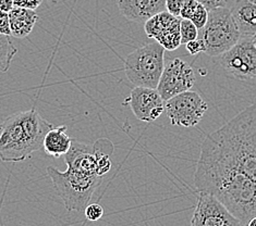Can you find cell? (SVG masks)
I'll return each instance as SVG.
<instances>
[{
	"label": "cell",
	"mask_w": 256,
	"mask_h": 226,
	"mask_svg": "<svg viewBox=\"0 0 256 226\" xmlns=\"http://www.w3.org/2000/svg\"><path fill=\"white\" fill-rule=\"evenodd\" d=\"M256 183V102L238 113L200 146V154Z\"/></svg>",
	"instance_id": "1"
},
{
	"label": "cell",
	"mask_w": 256,
	"mask_h": 226,
	"mask_svg": "<svg viewBox=\"0 0 256 226\" xmlns=\"http://www.w3.org/2000/svg\"><path fill=\"white\" fill-rule=\"evenodd\" d=\"M198 192L208 193L246 226L256 217V183L226 164L200 155L194 172Z\"/></svg>",
	"instance_id": "2"
},
{
	"label": "cell",
	"mask_w": 256,
	"mask_h": 226,
	"mask_svg": "<svg viewBox=\"0 0 256 226\" xmlns=\"http://www.w3.org/2000/svg\"><path fill=\"white\" fill-rule=\"evenodd\" d=\"M52 127L35 109L10 115L0 124V160L24 161L42 148L44 137Z\"/></svg>",
	"instance_id": "3"
},
{
	"label": "cell",
	"mask_w": 256,
	"mask_h": 226,
	"mask_svg": "<svg viewBox=\"0 0 256 226\" xmlns=\"http://www.w3.org/2000/svg\"><path fill=\"white\" fill-rule=\"evenodd\" d=\"M47 175L52 179L54 187L68 212L84 211L102 181V177L100 176L80 174L69 169L60 172L52 167L47 168Z\"/></svg>",
	"instance_id": "4"
},
{
	"label": "cell",
	"mask_w": 256,
	"mask_h": 226,
	"mask_svg": "<svg viewBox=\"0 0 256 226\" xmlns=\"http://www.w3.org/2000/svg\"><path fill=\"white\" fill-rule=\"evenodd\" d=\"M164 48L157 41L134 50L124 60V73L134 86L157 88L164 68Z\"/></svg>",
	"instance_id": "5"
},
{
	"label": "cell",
	"mask_w": 256,
	"mask_h": 226,
	"mask_svg": "<svg viewBox=\"0 0 256 226\" xmlns=\"http://www.w3.org/2000/svg\"><path fill=\"white\" fill-rule=\"evenodd\" d=\"M202 30V39L210 57H219L241 38L236 21L227 7L208 11V20Z\"/></svg>",
	"instance_id": "6"
},
{
	"label": "cell",
	"mask_w": 256,
	"mask_h": 226,
	"mask_svg": "<svg viewBox=\"0 0 256 226\" xmlns=\"http://www.w3.org/2000/svg\"><path fill=\"white\" fill-rule=\"evenodd\" d=\"M208 106L198 93L184 91L166 101L164 111L174 126L193 127L203 119Z\"/></svg>",
	"instance_id": "7"
},
{
	"label": "cell",
	"mask_w": 256,
	"mask_h": 226,
	"mask_svg": "<svg viewBox=\"0 0 256 226\" xmlns=\"http://www.w3.org/2000/svg\"><path fill=\"white\" fill-rule=\"evenodd\" d=\"M224 70L240 81L256 78V46L253 38L241 37L236 44L218 57Z\"/></svg>",
	"instance_id": "8"
},
{
	"label": "cell",
	"mask_w": 256,
	"mask_h": 226,
	"mask_svg": "<svg viewBox=\"0 0 256 226\" xmlns=\"http://www.w3.org/2000/svg\"><path fill=\"white\" fill-rule=\"evenodd\" d=\"M195 83V74L192 66L180 58H176L164 63L157 91L164 101L184 91L190 90Z\"/></svg>",
	"instance_id": "9"
},
{
	"label": "cell",
	"mask_w": 256,
	"mask_h": 226,
	"mask_svg": "<svg viewBox=\"0 0 256 226\" xmlns=\"http://www.w3.org/2000/svg\"><path fill=\"white\" fill-rule=\"evenodd\" d=\"M191 226H246L216 197L200 192Z\"/></svg>",
	"instance_id": "10"
},
{
	"label": "cell",
	"mask_w": 256,
	"mask_h": 226,
	"mask_svg": "<svg viewBox=\"0 0 256 226\" xmlns=\"http://www.w3.org/2000/svg\"><path fill=\"white\" fill-rule=\"evenodd\" d=\"M157 89L136 86L124 103L130 107L136 119L150 123L156 121L164 111V103Z\"/></svg>",
	"instance_id": "11"
},
{
	"label": "cell",
	"mask_w": 256,
	"mask_h": 226,
	"mask_svg": "<svg viewBox=\"0 0 256 226\" xmlns=\"http://www.w3.org/2000/svg\"><path fill=\"white\" fill-rule=\"evenodd\" d=\"M118 8L126 20L144 23L166 10V0H118Z\"/></svg>",
	"instance_id": "12"
},
{
	"label": "cell",
	"mask_w": 256,
	"mask_h": 226,
	"mask_svg": "<svg viewBox=\"0 0 256 226\" xmlns=\"http://www.w3.org/2000/svg\"><path fill=\"white\" fill-rule=\"evenodd\" d=\"M230 10L241 37L253 38L256 34V3L250 0H238Z\"/></svg>",
	"instance_id": "13"
},
{
	"label": "cell",
	"mask_w": 256,
	"mask_h": 226,
	"mask_svg": "<svg viewBox=\"0 0 256 226\" xmlns=\"http://www.w3.org/2000/svg\"><path fill=\"white\" fill-rule=\"evenodd\" d=\"M38 15L35 10L14 7L9 11V23L11 36L16 38H26L31 34Z\"/></svg>",
	"instance_id": "14"
},
{
	"label": "cell",
	"mask_w": 256,
	"mask_h": 226,
	"mask_svg": "<svg viewBox=\"0 0 256 226\" xmlns=\"http://www.w3.org/2000/svg\"><path fill=\"white\" fill-rule=\"evenodd\" d=\"M72 138L66 133V126L52 127L44 137L42 149L48 156L54 158L64 157L71 148Z\"/></svg>",
	"instance_id": "15"
},
{
	"label": "cell",
	"mask_w": 256,
	"mask_h": 226,
	"mask_svg": "<svg viewBox=\"0 0 256 226\" xmlns=\"http://www.w3.org/2000/svg\"><path fill=\"white\" fill-rule=\"evenodd\" d=\"M180 19V16H174L172 13H169L168 11L164 10L155 14L154 16L150 17L148 21L144 22V30L148 38L157 39L164 33H166Z\"/></svg>",
	"instance_id": "16"
},
{
	"label": "cell",
	"mask_w": 256,
	"mask_h": 226,
	"mask_svg": "<svg viewBox=\"0 0 256 226\" xmlns=\"http://www.w3.org/2000/svg\"><path fill=\"white\" fill-rule=\"evenodd\" d=\"M16 52L18 49L11 41L10 36L0 34V73H4L9 70Z\"/></svg>",
	"instance_id": "17"
},
{
	"label": "cell",
	"mask_w": 256,
	"mask_h": 226,
	"mask_svg": "<svg viewBox=\"0 0 256 226\" xmlns=\"http://www.w3.org/2000/svg\"><path fill=\"white\" fill-rule=\"evenodd\" d=\"M180 23L181 19L176 21L166 33H164L157 39L158 44L164 48V50L174 51L181 46V35H180Z\"/></svg>",
	"instance_id": "18"
},
{
	"label": "cell",
	"mask_w": 256,
	"mask_h": 226,
	"mask_svg": "<svg viewBox=\"0 0 256 226\" xmlns=\"http://www.w3.org/2000/svg\"><path fill=\"white\" fill-rule=\"evenodd\" d=\"M180 35H181V45H186V42L198 38V29L190 20L181 19Z\"/></svg>",
	"instance_id": "19"
},
{
	"label": "cell",
	"mask_w": 256,
	"mask_h": 226,
	"mask_svg": "<svg viewBox=\"0 0 256 226\" xmlns=\"http://www.w3.org/2000/svg\"><path fill=\"white\" fill-rule=\"evenodd\" d=\"M208 20V10H207L202 3H198V5L195 9L194 13L192 14L190 21L198 27V30L202 29Z\"/></svg>",
	"instance_id": "20"
},
{
	"label": "cell",
	"mask_w": 256,
	"mask_h": 226,
	"mask_svg": "<svg viewBox=\"0 0 256 226\" xmlns=\"http://www.w3.org/2000/svg\"><path fill=\"white\" fill-rule=\"evenodd\" d=\"M84 215L88 221L96 222L104 216V208L98 204H88L84 209Z\"/></svg>",
	"instance_id": "21"
},
{
	"label": "cell",
	"mask_w": 256,
	"mask_h": 226,
	"mask_svg": "<svg viewBox=\"0 0 256 226\" xmlns=\"http://www.w3.org/2000/svg\"><path fill=\"white\" fill-rule=\"evenodd\" d=\"M186 48L188 52L190 53L191 56L206 51V47H205V44H204L202 38H196V39L186 42Z\"/></svg>",
	"instance_id": "22"
},
{
	"label": "cell",
	"mask_w": 256,
	"mask_h": 226,
	"mask_svg": "<svg viewBox=\"0 0 256 226\" xmlns=\"http://www.w3.org/2000/svg\"><path fill=\"white\" fill-rule=\"evenodd\" d=\"M188 0H166V11L174 16H180V12Z\"/></svg>",
	"instance_id": "23"
},
{
	"label": "cell",
	"mask_w": 256,
	"mask_h": 226,
	"mask_svg": "<svg viewBox=\"0 0 256 226\" xmlns=\"http://www.w3.org/2000/svg\"><path fill=\"white\" fill-rule=\"evenodd\" d=\"M0 34L6 36H11L10 23H9V12L0 10Z\"/></svg>",
	"instance_id": "24"
},
{
	"label": "cell",
	"mask_w": 256,
	"mask_h": 226,
	"mask_svg": "<svg viewBox=\"0 0 256 226\" xmlns=\"http://www.w3.org/2000/svg\"><path fill=\"white\" fill-rule=\"evenodd\" d=\"M42 0H14V7H21L30 10H36L42 4Z\"/></svg>",
	"instance_id": "25"
},
{
	"label": "cell",
	"mask_w": 256,
	"mask_h": 226,
	"mask_svg": "<svg viewBox=\"0 0 256 226\" xmlns=\"http://www.w3.org/2000/svg\"><path fill=\"white\" fill-rule=\"evenodd\" d=\"M200 3H202L207 10H212L217 8L227 7L228 0H196Z\"/></svg>",
	"instance_id": "26"
},
{
	"label": "cell",
	"mask_w": 256,
	"mask_h": 226,
	"mask_svg": "<svg viewBox=\"0 0 256 226\" xmlns=\"http://www.w3.org/2000/svg\"><path fill=\"white\" fill-rule=\"evenodd\" d=\"M14 7V0H0V10L9 12Z\"/></svg>",
	"instance_id": "27"
},
{
	"label": "cell",
	"mask_w": 256,
	"mask_h": 226,
	"mask_svg": "<svg viewBox=\"0 0 256 226\" xmlns=\"http://www.w3.org/2000/svg\"><path fill=\"white\" fill-rule=\"evenodd\" d=\"M246 226H256V217L253 218L252 220H250L248 223L246 224Z\"/></svg>",
	"instance_id": "28"
},
{
	"label": "cell",
	"mask_w": 256,
	"mask_h": 226,
	"mask_svg": "<svg viewBox=\"0 0 256 226\" xmlns=\"http://www.w3.org/2000/svg\"><path fill=\"white\" fill-rule=\"evenodd\" d=\"M253 42H254V45L256 46V37H253Z\"/></svg>",
	"instance_id": "29"
},
{
	"label": "cell",
	"mask_w": 256,
	"mask_h": 226,
	"mask_svg": "<svg viewBox=\"0 0 256 226\" xmlns=\"http://www.w3.org/2000/svg\"><path fill=\"white\" fill-rule=\"evenodd\" d=\"M250 1H252L253 3H256V0H250Z\"/></svg>",
	"instance_id": "30"
},
{
	"label": "cell",
	"mask_w": 256,
	"mask_h": 226,
	"mask_svg": "<svg viewBox=\"0 0 256 226\" xmlns=\"http://www.w3.org/2000/svg\"><path fill=\"white\" fill-rule=\"evenodd\" d=\"M254 37H256V34H255V36H254Z\"/></svg>",
	"instance_id": "31"
}]
</instances>
